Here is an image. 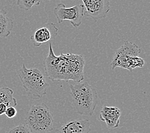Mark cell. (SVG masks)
Returning a JSON list of instances; mask_svg holds the SVG:
<instances>
[{
  "instance_id": "3",
  "label": "cell",
  "mask_w": 150,
  "mask_h": 133,
  "mask_svg": "<svg viewBox=\"0 0 150 133\" xmlns=\"http://www.w3.org/2000/svg\"><path fill=\"white\" fill-rule=\"evenodd\" d=\"M17 74L30 99L36 100L46 95L49 84L40 70L37 68L28 69L23 63Z\"/></svg>"
},
{
  "instance_id": "7",
  "label": "cell",
  "mask_w": 150,
  "mask_h": 133,
  "mask_svg": "<svg viewBox=\"0 0 150 133\" xmlns=\"http://www.w3.org/2000/svg\"><path fill=\"white\" fill-rule=\"evenodd\" d=\"M58 33V29L56 25L48 23L36 30L31 36V41L35 47H40L44 43L52 40L56 38Z\"/></svg>"
},
{
  "instance_id": "17",
  "label": "cell",
  "mask_w": 150,
  "mask_h": 133,
  "mask_svg": "<svg viewBox=\"0 0 150 133\" xmlns=\"http://www.w3.org/2000/svg\"><path fill=\"white\" fill-rule=\"evenodd\" d=\"M8 106L5 103H0V116L4 115Z\"/></svg>"
},
{
  "instance_id": "2",
  "label": "cell",
  "mask_w": 150,
  "mask_h": 133,
  "mask_svg": "<svg viewBox=\"0 0 150 133\" xmlns=\"http://www.w3.org/2000/svg\"><path fill=\"white\" fill-rule=\"evenodd\" d=\"M73 105L81 115L91 117L93 115L98 102L96 89L88 82L69 85Z\"/></svg>"
},
{
  "instance_id": "14",
  "label": "cell",
  "mask_w": 150,
  "mask_h": 133,
  "mask_svg": "<svg viewBox=\"0 0 150 133\" xmlns=\"http://www.w3.org/2000/svg\"><path fill=\"white\" fill-rule=\"evenodd\" d=\"M40 3V0H17V5L25 11H28L34 6H38Z\"/></svg>"
},
{
  "instance_id": "1",
  "label": "cell",
  "mask_w": 150,
  "mask_h": 133,
  "mask_svg": "<svg viewBox=\"0 0 150 133\" xmlns=\"http://www.w3.org/2000/svg\"><path fill=\"white\" fill-rule=\"evenodd\" d=\"M84 58L83 55L72 53L56 56L49 44V52L44 61L45 75L52 81H73L77 83L84 80Z\"/></svg>"
},
{
  "instance_id": "6",
  "label": "cell",
  "mask_w": 150,
  "mask_h": 133,
  "mask_svg": "<svg viewBox=\"0 0 150 133\" xmlns=\"http://www.w3.org/2000/svg\"><path fill=\"white\" fill-rule=\"evenodd\" d=\"M84 6V15L95 21L103 19L110 11V0H82Z\"/></svg>"
},
{
  "instance_id": "12",
  "label": "cell",
  "mask_w": 150,
  "mask_h": 133,
  "mask_svg": "<svg viewBox=\"0 0 150 133\" xmlns=\"http://www.w3.org/2000/svg\"><path fill=\"white\" fill-rule=\"evenodd\" d=\"M13 27L12 19L7 16V12L0 9V38H6L11 33Z\"/></svg>"
},
{
  "instance_id": "9",
  "label": "cell",
  "mask_w": 150,
  "mask_h": 133,
  "mask_svg": "<svg viewBox=\"0 0 150 133\" xmlns=\"http://www.w3.org/2000/svg\"><path fill=\"white\" fill-rule=\"evenodd\" d=\"M121 114V110L118 107L103 105L100 113L99 118L105 122L108 129H114L119 127Z\"/></svg>"
},
{
  "instance_id": "8",
  "label": "cell",
  "mask_w": 150,
  "mask_h": 133,
  "mask_svg": "<svg viewBox=\"0 0 150 133\" xmlns=\"http://www.w3.org/2000/svg\"><path fill=\"white\" fill-rule=\"evenodd\" d=\"M91 131L90 120L86 119H70L65 122L56 133H89Z\"/></svg>"
},
{
  "instance_id": "5",
  "label": "cell",
  "mask_w": 150,
  "mask_h": 133,
  "mask_svg": "<svg viewBox=\"0 0 150 133\" xmlns=\"http://www.w3.org/2000/svg\"><path fill=\"white\" fill-rule=\"evenodd\" d=\"M53 12L58 23L68 21L74 28H77L81 26L84 16V6L77 5L67 8L63 3H58Z\"/></svg>"
},
{
  "instance_id": "10",
  "label": "cell",
  "mask_w": 150,
  "mask_h": 133,
  "mask_svg": "<svg viewBox=\"0 0 150 133\" xmlns=\"http://www.w3.org/2000/svg\"><path fill=\"white\" fill-rule=\"evenodd\" d=\"M145 61L139 56H129L126 58L112 60L110 63L112 69H115L116 67L123 68L130 72L133 71L136 68H142L144 65Z\"/></svg>"
},
{
  "instance_id": "18",
  "label": "cell",
  "mask_w": 150,
  "mask_h": 133,
  "mask_svg": "<svg viewBox=\"0 0 150 133\" xmlns=\"http://www.w3.org/2000/svg\"><path fill=\"white\" fill-rule=\"evenodd\" d=\"M49 1H52V0H49Z\"/></svg>"
},
{
  "instance_id": "11",
  "label": "cell",
  "mask_w": 150,
  "mask_h": 133,
  "mask_svg": "<svg viewBox=\"0 0 150 133\" xmlns=\"http://www.w3.org/2000/svg\"><path fill=\"white\" fill-rule=\"evenodd\" d=\"M141 52V49L137 44L125 41L119 49L116 50L112 60L126 58L129 56H137L139 55Z\"/></svg>"
},
{
  "instance_id": "16",
  "label": "cell",
  "mask_w": 150,
  "mask_h": 133,
  "mask_svg": "<svg viewBox=\"0 0 150 133\" xmlns=\"http://www.w3.org/2000/svg\"><path fill=\"white\" fill-rule=\"evenodd\" d=\"M17 113V110L14 106H8L5 111V115L8 118H13L16 116Z\"/></svg>"
},
{
  "instance_id": "15",
  "label": "cell",
  "mask_w": 150,
  "mask_h": 133,
  "mask_svg": "<svg viewBox=\"0 0 150 133\" xmlns=\"http://www.w3.org/2000/svg\"><path fill=\"white\" fill-rule=\"evenodd\" d=\"M6 133H33L25 124H20L12 128Z\"/></svg>"
},
{
  "instance_id": "4",
  "label": "cell",
  "mask_w": 150,
  "mask_h": 133,
  "mask_svg": "<svg viewBox=\"0 0 150 133\" xmlns=\"http://www.w3.org/2000/svg\"><path fill=\"white\" fill-rule=\"evenodd\" d=\"M53 117L44 103L33 105L28 111L24 124L33 133H48L53 129Z\"/></svg>"
},
{
  "instance_id": "13",
  "label": "cell",
  "mask_w": 150,
  "mask_h": 133,
  "mask_svg": "<svg viewBox=\"0 0 150 133\" xmlns=\"http://www.w3.org/2000/svg\"><path fill=\"white\" fill-rule=\"evenodd\" d=\"M0 103H5L8 106L16 107L17 105L16 99L13 97V92L7 87L0 88Z\"/></svg>"
}]
</instances>
